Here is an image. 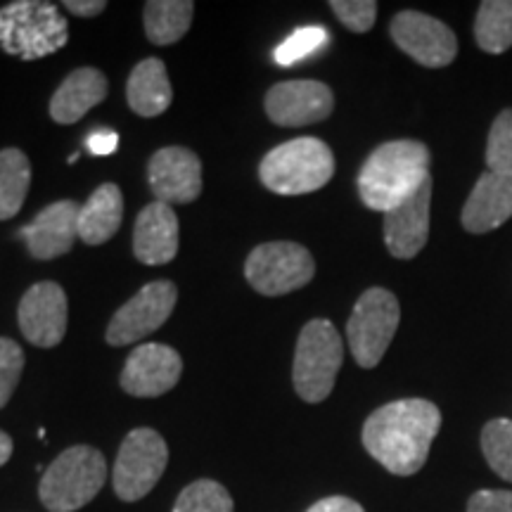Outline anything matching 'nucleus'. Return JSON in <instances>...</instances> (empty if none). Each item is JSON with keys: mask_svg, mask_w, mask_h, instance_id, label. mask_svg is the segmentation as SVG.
<instances>
[{"mask_svg": "<svg viewBox=\"0 0 512 512\" xmlns=\"http://www.w3.org/2000/svg\"><path fill=\"white\" fill-rule=\"evenodd\" d=\"M441 413L432 401L401 399L377 408L363 425V446L384 470L411 477L425 467Z\"/></svg>", "mask_w": 512, "mask_h": 512, "instance_id": "1", "label": "nucleus"}, {"mask_svg": "<svg viewBox=\"0 0 512 512\" xmlns=\"http://www.w3.org/2000/svg\"><path fill=\"white\" fill-rule=\"evenodd\" d=\"M430 147L420 140H392L377 147L358 171V195L373 211L387 214L432 178Z\"/></svg>", "mask_w": 512, "mask_h": 512, "instance_id": "2", "label": "nucleus"}, {"mask_svg": "<svg viewBox=\"0 0 512 512\" xmlns=\"http://www.w3.org/2000/svg\"><path fill=\"white\" fill-rule=\"evenodd\" d=\"M69 24L55 3L15 0L0 8V48L22 60H41L67 46Z\"/></svg>", "mask_w": 512, "mask_h": 512, "instance_id": "3", "label": "nucleus"}, {"mask_svg": "<svg viewBox=\"0 0 512 512\" xmlns=\"http://www.w3.org/2000/svg\"><path fill=\"white\" fill-rule=\"evenodd\" d=\"M261 183L275 195H306L325 188L335 176V155L323 140L294 138L261 159Z\"/></svg>", "mask_w": 512, "mask_h": 512, "instance_id": "4", "label": "nucleus"}, {"mask_svg": "<svg viewBox=\"0 0 512 512\" xmlns=\"http://www.w3.org/2000/svg\"><path fill=\"white\" fill-rule=\"evenodd\" d=\"M107 479L105 456L93 446H72L43 470L38 496L50 512H76L88 505Z\"/></svg>", "mask_w": 512, "mask_h": 512, "instance_id": "5", "label": "nucleus"}, {"mask_svg": "<svg viewBox=\"0 0 512 512\" xmlns=\"http://www.w3.org/2000/svg\"><path fill=\"white\" fill-rule=\"evenodd\" d=\"M344 361L342 337L330 320L316 318L304 325L294 351L292 382L299 399L306 403L325 401L335 389Z\"/></svg>", "mask_w": 512, "mask_h": 512, "instance_id": "6", "label": "nucleus"}, {"mask_svg": "<svg viewBox=\"0 0 512 512\" xmlns=\"http://www.w3.org/2000/svg\"><path fill=\"white\" fill-rule=\"evenodd\" d=\"M401 320L399 299L384 287H370L361 294L347 323L351 354L361 368H375L387 354Z\"/></svg>", "mask_w": 512, "mask_h": 512, "instance_id": "7", "label": "nucleus"}, {"mask_svg": "<svg viewBox=\"0 0 512 512\" xmlns=\"http://www.w3.org/2000/svg\"><path fill=\"white\" fill-rule=\"evenodd\" d=\"M316 275V261L309 249L297 242H264L247 256L245 278L264 297H283L302 290Z\"/></svg>", "mask_w": 512, "mask_h": 512, "instance_id": "8", "label": "nucleus"}, {"mask_svg": "<svg viewBox=\"0 0 512 512\" xmlns=\"http://www.w3.org/2000/svg\"><path fill=\"white\" fill-rule=\"evenodd\" d=\"M169 463V446L164 437L150 427H138L124 439L117 463L112 470V484L124 503H136L155 489Z\"/></svg>", "mask_w": 512, "mask_h": 512, "instance_id": "9", "label": "nucleus"}, {"mask_svg": "<svg viewBox=\"0 0 512 512\" xmlns=\"http://www.w3.org/2000/svg\"><path fill=\"white\" fill-rule=\"evenodd\" d=\"M178 290L171 280H155L145 285L136 297L128 299L107 325L105 339L112 347L140 342L152 332H157L174 313Z\"/></svg>", "mask_w": 512, "mask_h": 512, "instance_id": "10", "label": "nucleus"}, {"mask_svg": "<svg viewBox=\"0 0 512 512\" xmlns=\"http://www.w3.org/2000/svg\"><path fill=\"white\" fill-rule=\"evenodd\" d=\"M394 43L422 67H448L458 55V38L437 17L418 10H403L389 24Z\"/></svg>", "mask_w": 512, "mask_h": 512, "instance_id": "11", "label": "nucleus"}, {"mask_svg": "<svg viewBox=\"0 0 512 512\" xmlns=\"http://www.w3.org/2000/svg\"><path fill=\"white\" fill-rule=\"evenodd\" d=\"M19 330L34 347L50 349L67 332V294L53 280L29 287L17 309Z\"/></svg>", "mask_w": 512, "mask_h": 512, "instance_id": "12", "label": "nucleus"}, {"mask_svg": "<svg viewBox=\"0 0 512 512\" xmlns=\"http://www.w3.org/2000/svg\"><path fill=\"white\" fill-rule=\"evenodd\" d=\"M147 181L159 202L190 204L202 195V162L188 147H162L147 164Z\"/></svg>", "mask_w": 512, "mask_h": 512, "instance_id": "13", "label": "nucleus"}, {"mask_svg": "<svg viewBox=\"0 0 512 512\" xmlns=\"http://www.w3.org/2000/svg\"><path fill=\"white\" fill-rule=\"evenodd\" d=\"M335 95L320 81H283L266 93V114L278 126H309L328 119Z\"/></svg>", "mask_w": 512, "mask_h": 512, "instance_id": "14", "label": "nucleus"}, {"mask_svg": "<svg viewBox=\"0 0 512 512\" xmlns=\"http://www.w3.org/2000/svg\"><path fill=\"white\" fill-rule=\"evenodd\" d=\"M183 373V361L176 349L166 344H143L131 351L121 370V389L138 399H155L176 387Z\"/></svg>", "mask_w": 512, "mask_h": 512, "instance_id": "15", "label": "nucleus"}, {"mask_svg": "<svg viewBox=\"0 0 512 512\" xmlns=\"http://www.w3.org/2000/svg\"><path fill=\"white\" fill-rule=\"evenodd\" d=\"M79 211L81 204L74 200H60L38 211V216L27 226L17 230V238L24 242L34 259L50 261L64 256L79 240Z\"/></svg>", "mask_w": 512, "mask_h": 512, "instance_id": "16", "label": "nucleus"}, {"mask_svg": "<svg viewBox=\"0 0 512 512\" xmlns=\"http://www.w3.org/2000/svg\"><path fill=\"white\" fill-rule=\"evenodd\" d=\"M432 178L420 185L415 195L384 214V245L396 259H413L430 238Z\"/></svg>", "mask_w": 512, "mask_h": 512, "instance_id": "17", "label": "nucleus"}, {"mask_svg": "<svg viewBox=\"0 0 512 512\" xmlns=\"http://www.w3.org/2000/svg\"><path fill=\"white\" fill-rule=\"evenodd\" d=\"M133 254L145 266L174 261L178 254V216L171 204L155 200L140 211L133 228Z\"/></svg>", "mask_w": 512, "mask_h": 512, "instance_id": "18", "label": "nucleus"}, {"mask_svg": "<svg viewBox=\"0 0 512 512\" xmlns=\"http://www.w3.org/2000/svg\"><path fill=\"white\" fill-rule=\"evenodd\" d=\"M512 216V176L486 171L479 176L475 190L463 207V228L467 233L484 235L501 228Z\"/></svg>", "mask_w": 512, "mask_h": 512, "instance_id": "19", "label": "nucleus"}, {"mask_svg": "<svg viewBox=\"0 0 512 512\" xmlns=\"http://www.w3.org/2000/svg\"><path fill=\"white\" fill-rule=\"evenodd\" d=\"M107 76L95 67L76 69L62 81L53 98H50V117L55 124H76L83 114L107 98Z\"/></svg>", "mask_w": 512, "mask_h": 512, "instance_id": "20", "label": "nucleus"}, {"mask_svg": "<svg viewBox=\"0 0 512 512\" xmlns=\"http://www.w3.org/2000/svg\"><path fill=\"white\" fill-rule=\"evenodd\" d=\"M126 100L128 107L145 119L159 117L169 110L174 91H171L166 64L157 57H145L143 62H138L128 76Z\"/></svg>", "mask_w": 512, "mask_h": 512, "instance_id": "21", "label": "nucleus"}, {"mask_svg": "<svg viewBox=\"0 0 512 512\" xmlns=\"http://www.w3.org/2000/svg\"><path fill=\"white\" fill-rule=\"evenodd\" d=\"M121 219H124V197H121L119 185L102 183L86 204H81L79 240L86 245H102L117 235Z\"/></svg>", "mask_w": 512, "mask_h": 512, "instance_id": "22", "label": "nucleus"}, {"mask_svg": "<svg viewBox=\"0 0 512 512\" xmlns=\"http://www.w3.org/2000/svg\"><path fill=\"white\" fill-rule=\"evenodd\" d=\"M195 3L190 0H150L143 8L145 34L155 46H171L190 31Z\"/></svg>", "mask_w": 512, "mask_h": 512, "instance_id": "23", "label": "nucleus"}, {"mask_svg": "<svg viewBox=\"0 0 512 512\" xmlns=\"http://www.w3.org/2000/svg\"><path fill=\"white\" fill-rule=\"evenodd\" d=\"M31 185V162L17 147L0 150V221L15 219Z\"/></svg>", "mask_w": 512, "mask_h": 512, "instance_id": "24", "label": "nucleus"}, {"mask_svg": "<svg viewBox=\"0 0 512 512\" xmlns=\"http://www.w3.org/2000/svg\"><path fill=\"white\" fill-rule=\"evenodd\" d=\"M477 46L501 55L512 46V0H484L475 19Z\"/></svg>", "mask_w": 512, "mask_h": 512, "instance_id": "25", "label": "nucleus"}, {"mask_svg": "<svg viewBox=\"0 0 512 512\" xmlns=\"http://www.w3.org/2000/svg\"><path fill=\"white\" fill-rule=\"evenodd\" d=\"M482 453L491 470L512 484V420L496 418L482 430Z\"/></svg>", "mask_w": 512, "mask_h": 512, "instance_id": "26", "label": "nucleus"}, {"mask_svg": "<svg viewBox=\"0 0 512 512\" xmlns=\"http://www.w3.org/2000/svg\"><path fill=\"white\" fill-rule=\"evenodd\" d=\"M228 489L214 479H197L176 498L174 512H233Z\"/></svg>", "mask_w": 512, "mask_h": 512, "instance_id": "27", "label": "nucleus"}, {"mask_svg": "<svg viewBox=\"0 0 512 512\" xmlns=\"http://www.w3.org/2000/svg\"><path fill=\"white\" fill-rule=\"evenodd\" d=\"M330 43V34L325 27H304L297 29L280 43L278 50H275V62L280 67H290V64H297L311 57L318 50H323Z\"/></svg>", "mask_w": 512, "mask_h": 512, "instance_id": "28", "label": "nucleus"}, {"mask_svg": "<svg viewBox=\"0 0 512 512\" xmlns=\"http://www.w3.org/2000/svg\"><path fill=\"white\" fill-rule=\"evenodd\" d=\"M486 166L494 174L512 176V110L498 114L486 145Z\"/></svg>", "mask_w": 512, "mask_h": 512, "instance_id": "29", "label": "nucleus"}, {"mask_svg": "<svg viewBox=\"0 0 512 512\" xmlns=\"http://www.w3.org/2000/svg\"><path fill=\"white\" fill-rule=\"evenodd\" d=\"M24 370V351L15 339L0 337V408L8 406Z\"/></svg>", "mask_w": 512, "mask_h": 512, "instance_id": "30", "label": "nucleus"}, {"mask_svg": "<svg viewBox=\"0 0 512 512\" xmlns=\"http://www.w3.org/2000/svg\"><path fill=\"white\" fill-rule=\"evenodd\" d=\"M330 10L354 34H366V31L373 29L377 19L375 0H332Z\"/></svg>", "mask_w": 512, "mask_h": 512, "instance_id": "31", "label": "nucleus"}, {"mask_svg": "<svg viewBox=\"0 0 512 512\" xmlns=\"http://www.w3.org/2000/svg\"><path fill=\"white\" fill-rule=\"evenodd\" d=\"M467 512H512V491L482 489L467 501Z\"/></svg>", "mask_w": 512, "mask_h": 512, "instance_id": "32", "label": "nucleus"}, {"mask_svg": "<svg viewBox=\"0 0 512 512\" xmlns=\"http://www.w3.org/2000/svg\"><path fill=\"white\" fill-rule=\"evenodd\" d=\"M117 145H119V136L114 131H110V128H98V131H93L91 136L86 138V147L95 157L112 155V152L117 150Z\"/></svg>", "mask_w": 512, "mask_h": 512, "instance_id": "33", "label": "nucleus"}, {"mask_svg": "<svg viewBox=\"0 0 512 512\" xmlns=\"http://www.w3.org/2000/svg\"><path fill=\"white\" fill-rule=\"evenodd\" d=\"M306 512H366V510L347 496H330V498H323V501L313 503Z\"/></svg>", "mask_w": 512, "mask_h": 512, "instance_id": "34", "label": "nucleus"}, {"mask_svg": "<svg viewBox=\"0 0 512 512\" xmlns=\"http://www.w3.org/2000/svg\"><path fill=\"white\" fill-rule=\"evenodd\" d=\"M64 8L76 17H98L102 10H107V3L105 0H67Z\"/></svg>", "mask_w": 512, "mask_h": 512, "instance_id": "35", "label": "nucleus"}, {"mask_svg": "<svg viewBox=\"0 0 512 512\" xmlns=\"http://www.w3.org/2000/svg\"><path fill=\"white\" fill-rule=\"evenodd\" d=\"M12 451H15V444H12L10 434L0 430V467H3L12 458Z\"/></svg>", "mask_w": 512, "mask_h": 512, "instance_id": "36", "label": "nucleus"}, {"mask_svg": "<svg viewBox=\"0 0 512 512\" xmlns=\"http://www.w3.org/2000/svg\"><path fill=\"white\" fill-rule=\"evenodd\" d=\"M76 159H79V152H74V155L69 157V164H76Z\"/></svg>", "mask_w": 512, "mask_h": 512, "instance_id": "37", "label": "nucleus"}]
</instances>
